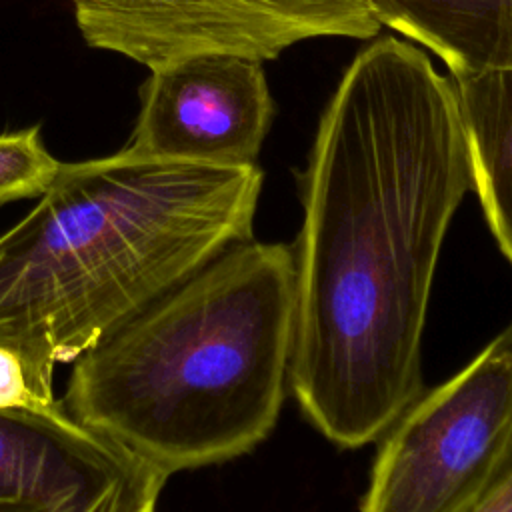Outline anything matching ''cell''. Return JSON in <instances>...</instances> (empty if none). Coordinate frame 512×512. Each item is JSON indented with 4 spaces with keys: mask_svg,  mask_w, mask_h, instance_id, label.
<instances>
[{
    "mask_svg": "<svg viewBox=\"0 0 512 512\" xmlns=\"http://www.w3.org/2000/svg\"><path fill=\"white\" fill-rule=\"evenodd\" d=\"M472 188L450 78L392 34L344 70L300 172L288 390L332 444L380 440L424 392L422 334L446 230Z\"/></svg>",
    "mask_w": 512,
    "mask_h": 512,
    "instance_id": "6da1fadb",
    "label": "cell"
},
{
    "mask_svg": "<svg viewBox=\"0 0 512 512\" xmlns=\"http://www.w3.org/2000/svg\"><path fill=\"white\" fill-rule=\"evenodd\" d=\"M264 174L112 156L60 162L36 206L0 234V344L18 352L32 390L54 398V368L252 238Z\"/></svg>",
    "mask_w": 512,
    "mask_h": 512,
    "instance_id": "7a4b0ae2",
    "label": "cell"
},
{
    "mask_svg": "<svg viewBox=\"0 0 512 512\" xmlns=\"http://www.w3.org/2000/svg\"><path fill=\"white\" fill-rule=\"evenodd\" d=\"M294 252L236 242L74 360L62 406L166 476L274 430L294 346Z\"/></svg>",
    "mask_w": 512,
    "mask_h": 512,
    "instance_id": "3957f363",
    "label": "cell"
},
{
    "mask_svg": "<svg viewBox=\"0 0 512 512\" xmlns=\"http://www.w3.org/2000/svg\"><path fill=\"white\" fill-rule=\"evenodd\" d=\"M512 472V322L380 436L358 512H472Z\"/></svg>",
    "mask_w": 512,
    "mask_h": 512,
    "instance_id": "277c9868",
    "label": "cell"
},
{
    "mask_svg": "<svg viewBox=\"0 0 512 512\" xmlns=\"http://www.w3.org/2000/svg\"><path fill=\"white\" fill-rule=\"evenodd\" d=\"M82 40L148 70L208 52L272 60L318 36L368 40L364 0H68Z\"/></svg>",
    "mask_w": 512,
    "mask_h": 512,
    "instance_id": "5b68a950",
    "label": "cell"
},
{
    "mask_svg": "<svg viewBox=\"0 0 512 512\" xmlns=\"http://www.w3.org/2000/svg\"><path fill=\"white\" fill-rule=\"evenodd\" d=\"M166 478L58 400L0 408V512H154Z\"/></svg>",
    "mask_w": 512,
    "mask_h": 512,
    "instance_id": "8992f818",
    "label": "cell"
},
{
    "mask_svg": "<svg viewBox=\"0 0 512 512\" xmlns=\"http://www.w3.org/2000/svg\"><path fill=\"white\" fill-rule=\"evenodd\" d=\"M264 60L208 52L150 70L122 150L218 166L256 164L274 118Z\"/></svg>",
    "mask_w": 512,
    "mask_h": 512,
    "instance_id": "52a82bcc",
    "label": "cell"
},
{
    "mask_svg": "<svg viewBox=\"0 0 512 512\" xmlns=\"http://www.w3.org/2000/svg\"><path fill=\"white\" fill-rule=\"evenodd\" d=\"M380 26L434 52L450 76L512 70V0H364Z\"/></svg>",
    "mask_w": 512,
    "mask_h": 512,
    "instance_id": "ba28073f",
    "label": "cell"
},
{
    "mask_svg": "<svg viewBox=\"0 0 512 512\" xmlns=\"http://www.w3.org/2000/svg\"><path fill=\"white\" fill-rule=\"evenodd\" d=\"M470 154L472 188L512 264V70L450 76Z\"/></svg>",
    "mask_w": 512,
    "mask_h": 512,
    "instance_id": "9c48e42d",
    "label": "cell"
},
{
    "mask_svg": "<svg viewBox=\"0 0 512 512\" xmlns=\"http://www.w3.org/2000/svg\"><path fill=\"white\" fill-rule=\"evenodd\" d=\"M60 168L40 138V128L30 126L0 134V206L42 196Z\"/></svg>",
    "mask_w": 512,
    "mask_h": 512,
    "instance_id": "30bf717a",
    "label": "cell"
},
{
    "mask_svg": "<svg viewBox=\"0 0 512 512\" xmlns=\"http://www.w3.org/2000/svg\"><path fill=\"white\" fill-rule=\"evenodd\" d=\"M52 404L32 390L22 358L16 350L0 344V408H28Z\"/></svg>",
    "mask_w": 512,
    "mask_h": 512,
    "instance_id": "8fae6325",
    "label": "cell"
},
{
    "mask_svg": "<svg viewBox=\"0 0 512 512\" xmlns=\"http://www.w3.org/2000/svg\"><path fill=\"white\" fill-rule=\"evenodd\" d=\"M472 512H512V472Z\"/></svg>",
    "mask_w": 512,
    "mask_h": 512,
    "instance_id": "7c38bea8",
    "label": "cell"
}]
</instances>
